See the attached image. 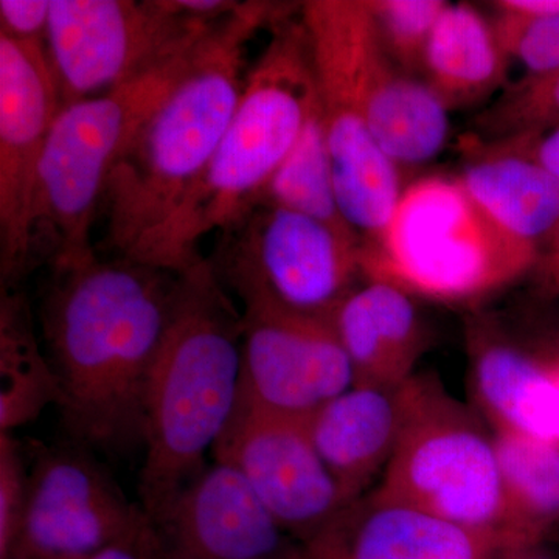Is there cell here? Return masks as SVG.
Instances as JSON below:
<instances>
[{
  "label": "cell",
  "instance_id": "obj_1",
  "mask_svg": "<svg viewBox=\"0 0 559 559\" xmlns=\"http://www.w3.org/2000/svg\"><path fill=\"white\" fill-rule=\"evenodd\" d=\"M49 271L39 322L70 441L109 454L143 447L151 367L180 274L97 252Z\"/></svg>",
  "mask_w": 559,
  "mask_h": 559
},
{
  "label": "cell",
  "instance_id": "obj_2",
  "mask_svg": "<svg viewBox=\"0 0 559 559\" xmlns=\"http://www.w3.org/2000/svg\"><path fill=\"white\" fill-rule=\"evenodd\" d=\"M297 10L294 3L241 2L210 27L182 79L110 173L100 205L110 257L159 270L168 227L240 102L250 40Z\"/></svg>",
  "mask_w": 559,
  "mask_h": 559
},
{
  "label": "cell",
  "instance_id": "obj_3",
  "mask_svg": "<svg viewBox=\"0 0 559 559\" xmlns=\"http://www.w3.org/2000/svg\"><path fill=\"white\" fill-rule=\"evenodd\" d=\"M242 312L207 257L179 275L145 396L140 506L154 518L209 465L240 392Z\"/></svg>",
  "mask_w": 559,
  "mask_h": 559
},
{
  "label": "cell",
  "instance_id": "obj_4",
  "mask_svg": "<svg viewBox=\"0 0 559 559\" xmlns=\"http://www.w3.org/2000/svg\"><path fill=\"white\" fill-rule=\"evenodd\" d=\"M270 32L218 148L168 227L159 270L186 274L205 260L202 238L219 234L259 201L318 108V81L300 10Z\"/></svg>",
  "mask_w": 559,
  "mask_h": 559
},
{
  "label": "cell",
  "instance_id": "obj_5",
  "mask_svg": "<svg viewBox=\"0 0 559 559\" xmlns=\"http://www.w3.org/2000/svg\"><path fill=\"white\" fill-rule=\"evenodd\" d=\"M539 260L538 250L488 218L459 176L414 180L384 230L360 245L364 278L454 307L509 288L536 271Z\"/></svg>",
  "mask_w": 559,
  "mask_h": 559
},
{
  "label": "cell",
  "instance_id": "obj_6",
  "mask_svg": "<svg viewBox=\"0 0 559 559\" xmlns=\"http://www.w3.org/2000/svg\"><path fill=\"white\" fill-rule=\"evenodd\" d=\"M197 46L61 109L40 165L33 270L94 255L92 229L110 173L182 79Z\"/></svg>",
  "mask_w": 559,
  "mask_h": 559
},
{
  "label": "cell",
  "instance_id": "obj_7",
  "mask_svg": "<svg viewBox=\"0 0 559 559\" xmlns=\"http://www.w3.org/2000/svg\"><path fill=\"white\" fill-rule=\"evenodd\" d=\"M407 388L406 425L378 488L491 536L506 554L509 511L495 436L436 378L414 374Z\"/></svg>",
  "mask_w": 559,
  "mask_h": 559
},
{
  "label": "cell",
  "instance_id": "obj_8",
  "mask_svg": "<svg viewBox=\"0 0 559 559\" xmlns=\"http://www.w3.org/2000/svg\"><path fill=\"white\" fill-rule=\"evenodd\" d=\"M242 308L330 320L358 288L360 242L293 210L259 202L216 234L207 257Z\"/></svg>",
  "mask_w": 559,
  "mask_h": 559
},
{
  "label": "cell",
  "instance_id": "obj_9",
  "mask_svg": "<svg viewBox=\"0 0 559 559\" xmlns=\"http://www.w3.org/2000/svg\"><path fill=\"white\" fill-rule=\"evenodd\" d=\"M300 17L316 75L355 103L390 159L403 168L439 156L450 138V110L389 57L367 0H308Z\"/></svg>",
  "mask_w": 559,
  "mask_h": 559
},
{
  "label": "cell",
  "instance_id": "obj_10",
  "mask_svg": "<svg viewBox=\"0 0 559 559\" xmlns=\"http://www.w3.org/2000/svg\"><path fill=\"white\" fill-rule=\"evenodd\" d=\"M216 21L170 0H51L46 50L62 105L95 97L193 49Z\"/></svg>",
  "mask_w": 559,
  "mask_h": 559
},
{
  "label": "cell",
  "instance_id": "obj_11",
  "mask_svg": "<svg viewBox=\"0 0 559 559\" xmlns=\"http://www.w3.org/2000/svg\"><path fill=\"white\" fill-rule=\"evenodd\" d=\"M28 455L27 509L9 559H81L148 524L90 448L35 441Z\"/></svg>",
  "mask_w": 559,
  "mask_h": 559
},
{
  "label": "cell",
  "instance_id": "obj_12",
  "mask_svg": "<svg viewBox=\"0 0 559 559\" xmlns=\"http://www.w3.org/2000/svg\"><path fill=\"white\" fill-rule=\"evenodd\" d=\"M62 108L46 43L0 36V288L33 271L40 165Z\"/></svg>",
  "mask_w": 559,
  "mask_h": 559
},
{
  "label": "cell",
  "instance_id": "obj_13",
  "mask_svg": "<svg viewBox=\"0 0 559 559\" xmlns=\"http://www.w3.org/2000/svg\"><path fill=\"white\" fill-rule=\"evenodd\" d=\"M212 462L237 471L304 547L349 503L320 459L304 419L260 409L240 395L213 447Z\"/></svg>",
  "mask_w": 559,
  "mask_h": 559
},
{
  "label": "cell",
  "instance_id": "obj_14",
  "mask_svg": "<svg viewBox=\"0 0 559 559\" xmlns=\"http://www.w3.org/2000/svg\"><path fill=\"white\" fill-rule=\"evenodd\" d=\"M241 312V399L307 421L355 385V371L330 320L272 308Z\"/></svg>",
  "mask_w": 559,
  "mask_h": 559
},
{
  "label": "cell",
  "instance_id": "obj_15",
  "mask_svg": "<svg viewBox=\"0 0 559 559\" xmlns=\"http://www.w3.org/2000/svg\"><path fill=\"white\" fill-rule=\"evenodd\" d=\"M150 521L159 559H305L240 474L218 462Z\"/></svg>",
  "mask_w": 559,
  "mask_h": 559
},
{
  "label": "cell",
  "instance_id": "obj_16",
  "mask_svg": "<svg viewBox=\"0 0 559 559\" xmlns=\"http://www.w3.org/2000/svg\"><path fill=\"white\" fill-rule=\"evenodd\" d=\"M491 536L462 527L385 495L380 488L349 502L305 546L307 559H492Z\"/></svg>",
  "mask_w": 559,
  "mask_h": 559
},
{
  "label": "cell",
  "instance_id": "obj_17",
  "mask_svg": "<svg viewBox=\"0 0 559 559\" xmlns=\"http://www.w3.org/2000/svg\"><path fill=\"white\" fill-rule=\"evenodd\" d=\"M355 384L307 419L320 459L353 502L395 454L409 409V388Z\"/></svg>",
  "mask_w": 559,
  "mask_h": 559
},
{
  "label": "cell",
  "instance_id": "obj_18",
  "mask_svg": "<svg viewBox=\"0 0 559 559\" xmlns=\"http://www.w3.org/2000/svg\"><path fill=\"white\" fill-rule=\"evenodd\" d=\"M471 389L495 432L559 447V359L513 344L487 326L471 330Z\"/></svg>",
  "mask_w": 559,
  "mask_h": 559
},
{
  "label": "cell",
  "instance_id": "obj_19",
  "mask_svg": "<svg viewBox=\"0 0 559 559\" xmlns=\"http://www.w3.org/2000/svg\"><path fill=\"white\" fill-rule=\"evenodd\" d=\"M415 297L367 280L337 305L330 323L355 371V384L401 385L429 345Z\"/></svg>",
  "mask_w": 559,
  "mask_h": 559
},
{
  "label": "cell",
  "instance_id": "obj_20",
  "mask_svg": "<svg viewBox=\"0 0 559 559\" xmlns=\"http://www.w3.org/2000/svg\"><path fill=\"white\" fill-rule=\"evenodd\" d=\"M459 179L488 218L514 240L538 250L559 226V179L535 160L469 140Z\"/></svg>",
  "mask_w": 559,
  "mask_h": 559
},
{
  "label": "cell",
  "instance_id": "obj_21",
  "mask_svg": "<svg viewBox=\"0 0 559 559\" xmlns=\"http://www.w3.org/2000/svg\"><path fill=\"white\" fill-rule=\"evenodd\" d=\"M509 57L491 20L471 3H448L426 47L421 79L448 110L491 103L509 86Z\"/></svg>",
  "mask_w": 559,
  "mask_h": 559
},
{
  "label": "cell",
  "instance_id": "obj_22",
  "mask_svg": "<svg viewBox=\"0 0 559 559\" xmlns=\"http://www.w3.org/2000/svg\"><path fill=\"white\" fill-rule=\"evenodd\" d=\"M0 293V433H11L58 407L61 388L36 336L27 294L22 286Z\"/></svg>",
  "mask_w": 559,
  "mask_h": 559
},
{
  "label": "cell",
  "instance_id": "obj_23",
  "mask_svg": "<svg viewBox=\"0 0 559 559\" xmlns=\"http://www.w3.org/2000/svg\"><path fill=\"white\" fill-rule=\"evenodd\" d=\"M509 511L506 555L539 547L559 527V447L492 432Z\"/></svg>",
  "mask_w": 559,
  "mask_h": 559
},
{
  "label": "cell",
  "instance_id": "obj_24",
  "mask_svg": "<svg viewBox=\"0 0 559 559\" xmlns=\"http://www.w3.org/2000/svg\"><path fill=\"white\" fill-rule=\"evenodd\" d=\"M259 202L293 210L360 242L337 202L320 102L296 145L261 191L255 204Z\"/></svg>",
  "mask_w": 559,
  "mask_h": 559
},
{
  "label": "cell",
  "instance_id": "obj_25",
  "mask_svg": "<svg viewBox=\"0 0 559 559\" xmlns=\"http://www.w3.org/2000/svg\"><path fill=\"white\" fill-rule=\"evenodd\" d=\"M476 140L506 142L559 127V69L509 83L476 117Z\"/></svg>",
  "mask_w": 559,
  "mask_h": 559
},
{
  "label": "cell",
  "instance_id": "obj_26",
  "mask_svg": "<svg viewBox=\"0 0 559 559\" xmlns=\"http://www.w3.org/2000/svg\"><path fill=\"white\" fill-rule=\"evenodd\" d=\"M367 3L381 46L401 70L419 79L430 35L450 2L367 0Z\"/></svg>",
  "mask_w": 559,
  "mask_h": 559
},
{
  "label": "cell",
  "instance_id": "obj_27",
  "mask_svg": "<svg viewBox=\"0 0 559 559\" xmlns=\"http://www.w3.org/2000/svg\"><path fill=\"white\" fill-rule=\"evenodd\" d=\"M489 20L509 60L520 61L528 76L559 69V14L522 16L495 11Z\"/></svg>",
  "mask_w": 559,
  "mask_h": 559
},
{
  "label": "cell",
  "instance_id": "obj_28",
  "mask_svg": "<svg viewBox=\"0 0 559 559\" xmlns=\"http://www.w3.org/2000/svg\"><path fill=\"white\" fill-rule=\"evenodd\" d=\"M28 502V462L20 441L0 433V559H9Z\"/></svg>",
  "mask_w": 559,
  "mask_h": 559
},
{
  "label": "cell",
  "instance_id": "obj_29",
  "mask_svg": "<svg viewBox=\"0 0 559 559\" xmlns=\"http://www.w3.org/2000/svg\"><path fill=\"white\" fill-rule=\"evenodd\" d=\"M51 0H2L0 36L21 43H46Z\"/></svg>",
  "mask_w": 559,
  "mask_h": 559
},
{
  "label": "cell",
  "instance_id": "obj_30",
  "mask_svg": "<svg viewBox=\"0 0 559 559\" xmlns=\"http://www.w3.org/2000/svg\"><path fill=\"white\" fill-rule=\"evenodd\" d=\"M491 145L527 156L559 179V127L544 132V134L506 140V142H496Z\"/></svg>",
  "mask_w": 559,
  "mask_h": 559
},
{
  "label": "cell",
  "instance_id": "obj_31",
  "mask_svg": "<svg viewBox=\"0 0 559 559\" xmlns=\"http://www.w3.org/2000/svg\"><path fill=\"white\" fill-rule=\"evenodd\" d=\"M81 559H159L151 521L138 532Z\"/></svg>",
  "mask_w": 559,
  "mask_h": 559
},
{
  "label": "cell",
  "instance_id": "obj_32",
  "mask_svg": "<svg viewBox=\"0 0 559 559\" xmlns=\"http://www.w3.org/2000/svg\"><path fill=\"white\" fill-rule=\"evenodd\" d=\"M536 272H538L540 285L547 293L559 294V226L547 242Z\"/></svg>",
  "mask_w": 559,
  "mask_h": 559
},
{
  "label": "cell",
  "instance_id": "obj_33",
  "mask_svg": "<svg viewBox=\"0 0 559 559\" xmlns=\"http://www.w3.org/2000/svg\"><path fill=\"white\" fill-rule=\"evenodd\" d=\"M492 10L522 16H550L559 14V0H499L491 3Z\"/></svg>",
  "mask_w": 559,
  "mask_h": 559
},
{
  "label": "cell",
  "instance_id": "obj_34",
  "mask_svg": "<svg viewBox=\"0 0 559 559\" xmlns=\"http://www.w3.org/2000/svg\"><path fill=\"white\" fill-rule=\"evenodd\" d=\"M509 559H559L549 551L543 550L539 547H533V549L518 551V554L509 555Z\"/></svg>",
  "mask_w": 559,
  "mask_h": 559
},
{
  "label": "cell",
  "instance_id": "obj_35",
  "mask_svg": "<svg viewBox=\"0 0 559 559\" xmlns=\"http://www.w3.org/2000/svg\"><path fill=\"white\" fill-rule=\"evenodd\" d=\"M555 356H557V358L559 359V348H558V352L555 353Z\"/></svg>",
  "mask_w": 559,
  "mask_h": 559
},
{
  "label": "cell",
  "instance_id": "obj_36",
  "mask_svg": "<svg viewBox=\"0 0 559 559\" xmlns=\"http://www.w3.org/2000/svg\"><path fill=\"white\" fill-rule=\"evenodd\" d=\"M305 559H307V557H305Z\"/></svg>",
  "mask_w": 559,
  "mask_h": 559
}]
</instances>
